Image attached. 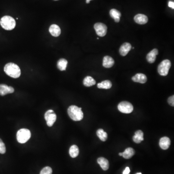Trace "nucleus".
I'll use <instances>...</instances> for the list:
<instances>
[{"mask_svg": "<svg viewBox=\"0 0 174 174\" xmlns=\"http://www.w3.org/2000/svg\"><path fill=\"white\" fill-rule=\"evenodd\" d=\"M6 152V148L4 143L2 140L0 139V153L1 154H4Z\"/></svg>", "mask_w": 174, "mask_h": 174, "instance_id": "obj_27", "label": "nucleus"}, {"mask_svg": "<svg viewBox=\"0 0 174 174\" xmlns=\"http://www.w3.org/2000/svg\"><path fill=\"white\" fill-rule=\"evenodd\" d=\"M96 84V81L92 77L88 76L83 80V84L86 87H91Z\"/></svg>", "mask_w": 174, "mask_h": 174, "instance_id": "obj_22", "label": "nucleus"}, {"mask_svg": "<svg viewBox=\"0 0 174 174\" xmlns=\"http://www.w3.org/2000/svg\"><path fill=\"white\" fill-rule=\"evenodd\" d=\"M54 1H58V0H54Z\"/></svg>", "mask_w": 174, "mask_h": 174, "instance_id": "obj_34", "label": "nucleus"}, {"mask_svg": "<svg viewBox=\"0 0 174 174\" xmlns=\"http://www.w3.org/2000/svg\"><path fill=\"white\" fill-rule=\"evenodd\" d=\"M109 14H110V16H111V18H112L114 19L116 22H120V18L122 15L119 11L115 9H112L109 12Z\"/></svg>", "mask_w": 174, "mask_h": 174, "instance_id": "obj_19", "label": "nucleus"}, {"mask_svg": "<svg viewBox=\"0 0 174 174\" xmlns=\"http://www.w3.org/2000/svg\"><path fill=\"white\" fill-rule=\"evenodd\" d=\"M158 54V51L156 48L152 49L147 55V60L149 63H154L156 59V56Z\"/></svg>", "mask_w": 174, "mask_h": 174, "instance_id": "obj_12", "label": "nucleus"}, {"mask_svg": "<svg viewBox=\"0 0 174 174\" xmlns=\"http://www.w3.org/2000/svg\"><path fill=\"white\" fill-rule=\"evenodd\" d=\"M4 71L8 76L14 79L19 78L21 75V71L19 66L12 63H8L5 65Z\"/></svg>", "mask_w": 174, "mask_h": 174, "instance_id": "obj_1", "label": "nucleus"}, {"mask_svg": "<svg viewBox=\"0 0 174 174\" xmlns=\"http://www.w3.org/2000/svg\"><path fill=\"white\" fill-rule=\"evenodd\" d=\"M168 6H169V8L174 9V3L172 1L169 2Z\"/></svg>", "mask_w": 174, "mask_h": 174, "instance_id": "obj_30", "label": "nucleus"}, {"mask_svg": "<svg viewBox=\"0 0 174 174\" xmlns=\"http://www.w3.org/2000/svg\"><path fill=\"white\" fill-rule=\"evenodd\" d=\"M14 92V89L5 84H0V95L4 96Z\"/></svg>", "mask_w": 174, "mask_h": 174, "instance_id": "obj_9", "label": "nucleus"}, {"mask_svg": "<svg viewBox=\"0 0 174 174\" xmlns=\"http://www.w3.org/2000/svg\"><path fill=\"white\" fill-rule=\"evenodd\" d=\"M97 163L100 165L102 169L104 171L108 170L109 168V161L106 159L104 157L99 158L97 159Z\"/></svg>", "mask_w": 174, "mask_h": 174, "instance_id": "obj_16", "label": "nucleus"}, {"mask_svg": "<svg viewBox=\"0 0 174 174\" xmlns=\"http://www.w3.org/2000/svg\"><path fill=\"white\" fill-rule=\"evenodd\" d=\"M112 87V83L109 80H105L101 83L97 84V87L99 89H109Z\"/></svg>", "mask_w": 174, "mask_h": 174, "instance_id": "obj_23", "label": "nucleus"}, {"mask_svg": "<svg viewBox=\"0 0 174 174\" xmlns=\"http://www.w3.org/2000/svg\"><path fill=\"white\" fill-rule=\"evenodd\" d=\"M119 155H120V156H122V152H121V153H119Z\"/></svg>", "mask_w": 174, "mask_h": 174, "instance_id": "obj_32", "label": "nucleus"}, {"mask_svg": "<svg viewBox=\"0 0 174 174\" xmlns=\"http://www.w3.org/2000/svg\"><path fill=\"white\" fill-rule=\"evenodd\" d=\"M114 60L112 57L106 56L103 59V65L106 68H109L112 67L114 64Z\"/></svg>", "mask_w": 174, "mask_h": 174, "instance_id": "obj_15", "label": "nucleus"}, {"mask_svg": "<svg viewBox=\"0 0 174 174\" xmlns=\"http://www.w3.org/2000/svg\"><path fill=\"white\" fill-rule=\"evenodd\" d=\"M134 20L136 23L139 24H145L148 22V18L146 15L139 14L135 16Z\"/></svg>", "mask_w": 174, "mask_h": 174, "instance_id": "obj_14", "label": "nucleus"}, {"mask_svg": "<svg viewBox=\"0 0 174 174\" xmlns=\"http://www.w3.org/2000/svg\"><path fill=\"white\" fill-rule=\"evenodd\" d=\"M171 141L167 137H163L160 140L159 145L161 149L164 150H166L170 147Z\"/></svg>", "mask_w": 174, "mask_h": 174, "instance_id": "obj_10", "label": "nucleus"}, {"mask_svg": "<svg viewBox=\"0 0 174 174\" xmlns=\"http://www.w3.org/2000/svg\"><path fill=\"white\" fill-rule=\"evenodd\" d=\"M134 153H135V151L133 148H128L125 150V151L122 152V156L126 159H129L133 156Z\"/></svg>", "mask_w": 174, "mask_h": 174, "instance_id": "obj_20", "label": "nucleus"}, {"mask_svg": "<svg viewBox=\"0 0 174 174\" xmlns=\"http://www.w3.org/2000/svg\"><path fill=\"white\" fill-rule=\"evenodd\" d=\"M52 170L50 167L46 166L40 172V174H52Z\"/></svg>", "mask_w": 174, "mask_h": 174, "instance_id": "obj_26", "label": "nucleus"}, {"mask_svg": "<svg viewBox=\"0 0 174 174\" xmlns=\"http://www.w3.org/2000/svg\"><path fill=\"white\" fill-rule=\"evenodd\" d=\"M168 103L172 106H174V96L172 95L168 99Z\"/></svg>", "mask_w": 174, "mask_h": 174, "instance_id": "obj_28", "label": "nucleus"}, {"mask_svg": "<svg viewBox=\"0 0 174 174\" xmlns=\"http://www.w3.org/2000/svg\"><path fill=\"white\" fill-rule=\"evenodd\" d=\"M142 174V173H137V174Z\"/></svg>", "mask_w": 174, "mask_h": 174, "instance_id": "obj_33", "label": "nucleus"}, {"mask_svg": "<svg viewBox=\"0 0 174 174\" xmlns=\"http://www.w3.org/2000/svg\"><path fill=\"white\" fill-rule=\"evenodd\" d=\"M171 66V62L169 60H164L159 65L158 72L160 76H166L169 72Z\"/></svg>", "mask_w": 174, "mask_h": 174, "instance_id": "obj_5", "label": "nucleus"}, {"mask_svg": "<svg viewBox=\"0 0 174 174\" xmlns=\"http://www.w3.org/2000/svg\"><path fill=\"white\" fill-rule=\"evenodd\" d=\"M79 149L77 145H73L69 149V154L73 158L77 157L79 155Z\"/></svg>", "mask_w": 174, "mask_h": 174, "instance_id": "obj_24", "label": "nucleus"}, {"mask_svg": "<svg viewBox=\"0 0 174 174\" xmlns=\"http://www.w3.org/2000/svg\"><path fill=\"white\" fill-rule=\"evenodd\" d=\"M94 28L97 35L99 36H104L107 33V26L104 23L100 22L95 23L94 25Z\"/></svg>", "mask_w": 174, "mask_h": 174, "instance_id": "obj_8", "label": "nucleus"}, {"mask_svg": "<svg viewBox=\"0 0 174 174\" xmlns=\"http://www.w3.org/2000/svg\"><path fill=\"white\" fill-rule=\"evenodd\" d=\"M68 62L65 59H61L57 63V67L60 70L65 71L67 67Z\"/></svg>", "mask_w": 174, "mask_h": 174, "instance_id": "obj_21", "label": "nucleus"}, {"mask_svg": "<svg viewBox=\"0 0 174 174\" xmlns=\"http://www.w3.org/2000/svg\"><path fill=\"white\" fill-rule=\"evenodd\" d=\"M133 140L135 143L139 144L142 141L144 140V133L141 130H138L135 132L134 135L133 137Z\"/></svg>", "mask_w": 174, "mask_h": 174, "instance_id": "obj_18", "label": "nucleus"}, {"mask_svg": "<svg viewBox=\"0 0 174 174\" xmlns=\"http://www.w3.org/2000/svg\"><path fill=\"white\" fill-rule=\"evenodd\" d=\"M90 1H91V0H86V3H89Z\"/></svg>", "mask_w": 174, "mask_h": 174, "instance_id": "obj_31", "label": "nucleus"}, {"mask_svg": "<svg viewBox=\"0 0 174 174\" xmlns=\"http://www.w3.org/2000/svg\"><path fill=\"white\" fill-rule=\"evenodd\" d=\"M130 172V169L129 168V167H127L125 168V170H124L123 172V174H129Z\"/></svg>", "mask_w": 174, "mask_h": 174, "instance_id": "obj_29", "label": "nucleus"}, {"mask_svg": "<svg viewBox=\"0 0 174 174\" xmlns=\"http://www.w3.org/2000/svg\"><path fill=\"white\" fill-rule=\"evenodd\" d=\"M31 136L30 131L27 129H21L17 132V140L19 143L23 144L27 142Z\"/></svg>", "mask_w": 174, "mask_h": 174, "instance_id": "obj_4", "label": "nucleus"}, {"mask_svg": "<svg viewBox=\"0 0 174 174\" xmlns=\"http://www.w3.org/2000/svg\"><path fill=\"white\" fill-rule=\"evenodd\" d=\"M67 112L71 119L74 121H80L84 117L81 108L76 106H71L68 108Z\"/></svg>", "mask_w": 174, "mask_h": 174, "instance_id": "obj_2", "label": "nucleus"}, {"mask_svg": "<svg viewBox=\"0 0 174 174\" xmlns=\"http://www.w3.org/2000/svg\"><path fill=\"white\" fill-rule=\"evenodd\" d=\"M45 119L46 121L47 126L52 127L55 122L57 116L53 110H49L46 112L45 114Z\"/></svg>", "mask_w": 174, "mask_h": 174, "instance_id": "obj_7", "label": "nucleus"}, {"mask_svg": "<svg viewBox=\"0 0 174 174\" xmlns=\"http://www.w3.org/2000/svg\"><path fill=\"white\" fill-rule=\"evenodd\" d=\"M133 81L144 84L147 81V78L145 74L142 73H137L132 78Z\"/></svg>", "mask_w": 174, "mask_h": 174, "instance_id": "obj_13", "label": "nucleus"}, {"mask_svg": "<svg viewBox=\"0 0 174 174\" xmlns=\"http://www.w3.org/2000/svg\"><path fill=\"white\" fill-rule=\"evenodd\" d=\"M131 48L132 46L130 43L127 42L124 43L121 46L119 50L120 54L122 56H125L131 51Z\"/></svg>", "mask_w": 174, "mask_h": 174, "instance_id": "obj_11", "label": "nucleus"}, {"mask_svg": "<svg viewBox=\"0 0 174 174\" xmlns=\"http://www.w3.org/2000/svg\"><path fill=\"white\" fill-rule=\"evenodd\" d=\"M0 24L3 28L6 30H10L14 29L16 26V21L12 17L5 16L0 20Z\"/></svg>", "mask_w": 174, "mask_h": 174, "instance_id": "obj_3", "label": "nucleus"}, {"mask_svg": "<svg viewBox=\"0 0 174 174\" xmlns=\"http://www.w3.org/2000/svg\"><path fill=\"white\" fill-rule=\"evenodd\" d=\"M96 133L98 137L102 141H106L107 140V133H106V132H105L103 129H98V130L97 131Z\"/></svg>", "mask_w": 174, "mask_h": 174, "instance_id": "obj_25", "label": "nucleus"}, {"mask_svg": "<svg viewBox=\"0 0 174 174\" xmlns=\"http://www.w3.org/2000/svg\"><path fill=\"white\" fill-rule=\"evenodd\" d=\"M117 108L119 111L123 113L129 114L132 112L133 110V107L131 103L123 101L118 105Z\"/></svg>", "mask_w": 174, "mask_h": 174, "instance_id": "obj_6", "label": "nucleus"}, {"mask_svg": "<svg viewBox=\"0 0 174 174\" xmlns=\"http://www.w3.org/2000/svg\"><path fill=\"white\" fill-rule=\"evenodd\" d=\"M49 31L53 36L58 37L61 35V29L56 24H53L50 26Z\"/></svg>", "mask_w": 174, "mask_h": 174, "instance_id": "obj_17", "label": "nucleus"}]
</instances>
